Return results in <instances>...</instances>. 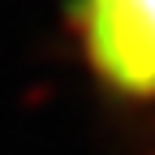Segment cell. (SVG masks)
<instances>
[{
    "label": "cell",
    "mask_w": 155,
    "mask_h": 155,
    "mask_svg": "<svg viewBox=\"0 0 155 155\" xmlns=\"http://www.w3.org/2000/svg\"><path fill=\"white\" fill-rule=\"evenodd\" d=\"M65 30L99 99L125 112L155 108V0H65Z\"/></svg>",
    "instance_id": "6da1fadb"
}]
</instances>
